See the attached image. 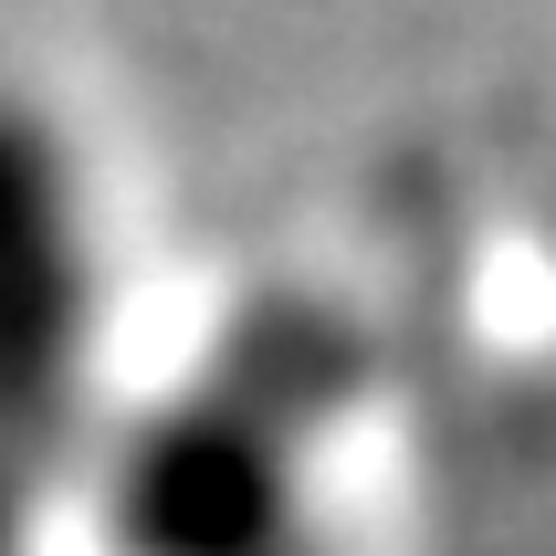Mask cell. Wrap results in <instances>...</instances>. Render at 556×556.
Returning a JSON list of instances; mask_svg holds the SVG:
<instances>
[{
	"mask_svg": "<svg viewBox=\"0 0 556 556\" xmlns=\"http://www.w3.org/2000/svg\"><path fill=\"white\" fill-rule=\"evenodd\" d=\"M94 326V263L53 126L0 94V504L53 452Z\"/></svg>",
	"mask_w": 556,
	"mask_h": 556,
	"instance_id": "obj_2",
	"label": "cell"
},
{
	"mask_svg": "<svg viewBox=\"0 0 556 556\" xmlns=\"http://www.w3.org/2000/svg\"><path fill=\"white\" fill-rule=\"evenodd\" d=\"M346 337L337 315L283 305L231 346V368L200 400L137 420L105 472V526L126 556H294V420L337 409Z\"/></svg>",
	"mask_w": 556,
	"mask_h": 556,
	"instance_id": "obj_1",
	"label": "cell"
}]
</instances>
